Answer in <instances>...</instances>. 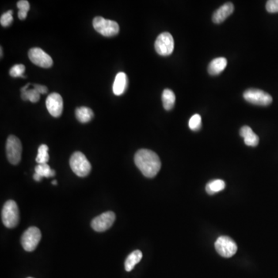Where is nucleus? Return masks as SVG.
I'll return each instance as SVG.
<instances>
[{"label": "nucleus", "mask_w": 278, "mask_h": 278, "mask_svg": "<svg viewBox=\"0 0 278 278\" xmlns=\"http://www.w3.org/2000/svg\"><path fill=\"white\" fill-rule=\"evenodd\" d=\"M227 66V61L224 58H218L213 60L208 66V72L210 75L216 76L222 73Z\"/></svg>", "instance_id": "obj_17"}, {"label": "nucleus", "mask_w": 278, "mask_h": 278, "mask_svg": "<svg viewBox=\"0 0 278 278\" xmlns=\"http://www.w3.org/2000/svg\"><path fill=\"white\" fill-rule=\"evenodd\" d=\"M2 220L7 228H14L20 221V212L18 206L13 200H8L4 204L2 210Z\"/></svg>", "instance_id": "obj_3"}, {"label": "nucleus", "mask_w": 278, "mask_h": 278, "mask_svg": "<svg viewBox=\"0 0 278 278\" xmlns=\"http://www.w3.org/2000/svg\"><path fill=\"white\" fill-rule=\"evenodd\" d=\"M48 146L47 145H41L38 149V154L36 161L39 164L47 163L49 161Z\"/></svg>", "instance_id": "obj_23"}, {"label": "nucleus", "mask_w": 278, "mask_h": 278, "mask_svg": "<svg viewBox=\"0 0 278 278\" xmlns=\"http://www.w3.org/2000/svg\"><path fill=\"white\" fill-rule=\"evenodd\" d=\"M28 55L32 63L43 68H49L52 66L54 63L51 56L48 55L42 49L38 48V47L31 49L28 53Z\"/></svg>", "instance_id": "obj_10"}, {"label": "nucleus", "mask_w": 278, "mask_h": 278, "mask_svg": "<svg viewBox=\"0 0 278 278\" xmlns=\"http://www.w3.org/2000/svg\"><path fill=\"white\" fill-rule=\"evenodd\" d=\"M13 11L9 10L1 16L0 18V24L2 27H7L13 23Z\"/></svg>", "instance_id": "obj_27"}, {"label": "nucleus", "mask_w": 278, "mask_h": 278, "mask_svg": "<svg viewBox=\"0 0 278 278\" xmlns=\"http://www.w3.org/2000/svg\"><path fill=\"white\" fill-rule=\"evenodd\" d=\"M70 166L72 171L79 177H85L90 174L92 165L85 154L81 152H75L70 159Z\"/></svg>", "instance_id": "obj_2"}, {"label": "nucleus", "mask_w": 278, "mask_h": 278, "mask_svg": "<svg viewBox=\"0 0 278 278\" xmlns=\"http://www.w3.org/2000/svg\"><path fill=\"white\" fill-rule=\"evenodd\" d=\"M31 85V84H28L20 89V91H21V98L24 101H30L32 103H36L40 100V93L35 88L29 89V87Z\"/></svg>", "instance_id": "obj_18"}, {"label": "nucleus", "mask_w": 278, "mask_h": 278, "mask_svg": "<svg viewBox=\"0 0 278 278\" xmlns=\"http://www.w3.org/2000/svg\"><path fill=\"white\" fill-rule=\"evenodd\" d=\"M46 106H47L49 113L54 118H58L62 115V112H63V98L59 93H51L46 100Z\"/></svg>", "instance_id": "obj_12"}, {"label": "nucleus", "mask_w": 278, "mask_h": 278, "mask_svg": "<svg viewBox=\"0 0 278 278\" xmlns=\"http://www.w3.org/2000/svg\"><path fill=\"white\" fill-rule=\"evenodd\" d=\"M93 27L97 32L104 36H116L119 32V25L113 20H106L97 16L93 20Z\"/></svg>", "instance_id": "obj_4"}, {"label": "nucleus", "mask_w": 278, "mask_h": 278, "mask_svg": "<svg viewBox=\"0 0 278 278\" xmlns=\"http://www.w3.org/2000/svg\"></svg>", "instance_id": "obj_32"}, {"label": "nucleus", "mask_w": 278, "mask_h": 278, "mask_svg": "<svg viewBox=\"0 0 278 278\" xmlns=\"http://www.w3.org/2000/svg\"><path fill=\"white\" fill-rule=\"evenodd\" d=\"M240 135L244 138V143L247 146L255 147L259 144V137L253 132L251 127L249 126H244L241 127Z\"/></svg>", "instance_id": "obj_14"}, {"label": "nucleus", "mask_w": 278, "mask_h": 278, "mask_svg": "<svg viewBox=\"0 0 278 278\" xmlns=\"http://www.w3.org/2000/svg\"><path fill=\"white\" fill-rule=\"evenodd\" d=\"M127 87V77L123 72L117 74L113 85V92L115 95H122Z\"/></svg>", "instance_id": "obj_15"}, {"label": "nucleus", "mask_w": 278, "mask_h": 278, "mask_svg": "<svg viewBox=\"0 0 278 278\" xmlns=\"http://www.w3.org/2000/svg\"><path fill=\"white\" fill-rule=\"evenodd\" d=\"M76 118L81 123H88L93 119V113L91 108L81 107L76 109Z\"/></svg>", "instance_id": "obj_20"}, {"label": "nucleus", "mask_w": 278, "mask_h": 278, "mask_svg": "<svg viewBox=\"0 0 278 278\" xmlns=\"http://www.w3.org/2000/svg\"><path fill=\"white\" fill-rule=\"evenodd\" d=\"M244 97L250 104L260 106H268L273 101L269 93L260 89H248L244 92Z\"/></svg>", "instance_id": "obj_6"}, {"label": "nucleus", "mask_w": 278, "mask_h": 278, "mask_svg": "<svg viewBox=\"0 0 278 278\" xmlns=\"http://www.w3.org/2000/svg\"><path fill=\"white\" fill-rule=\"evenodd\" d=\"M215 248L220 256L225 258L233 257L237 251V246L234 241L226 236L219 237L215 243Z\"/></svg>", "instance_id": "obj_8"}, {"label": "nucleus", "mask_w": 278, "mask_h": 278, "mask_svg": "<svg viewBox=\"0 0 278 278\" xmlns=\"http://www.w3.org/2000/svg\"><path fill=\"white\" fill-rule=\"evenodd\" d=\"M226 187V183L222 180H215L207 183L206 191L209 195H214L223 190Z\"/></svg>", "instance_id": "obj_22"}, {"label": "nucleus", "mask_w": 278, "mask_h": 278, "mask_svg": "<svg viewBox=\"0 0 278 278\" xmlns=\"http://www.w3.org/2000/svg\"><path fill=\"white\" fill-rule=\"evenodd\" d=\"M6 155L11 164L17 165L20 163L22 155V144L17 137L10 135L6 142Z\"/></svg>", "instance_id": "obj_7"}, {"label": "nucleus", "mask_w": 278, "mask_h": 278, "mask_svg": "<svg viewBox=\"0 0 278 278\" xmlns=\"http://www.w3.org/2000/svg\"><path fill=\"white\" fill-rule=\"evenodd\" d=\"M58 183V182H57V180H54V181L53 182L52 184L53 185H57V184H58V183Z\"/></svg>", "instance_id": "obj_31"}, {"label": "nucleus", "mask_w": 278, "mask_h": 278, "mask_svg": "<svg viewBox=\"0 0 278 278\" xmlns=\"http://www.w3.org/2000/svg\"><path fill=\"white\" fill-rule=\"evenodd\" d=\"M233 11H234L233 4L231 2H226L214 12L213 15V21L215 24H222V22L226 20L233 13Z\"/></svg>", "instance_id": "obj_13"}, {"label": "nucleus", "mask_w": 278, "mask_h": 278, "mask_svg": "<svg viewBox=\"0 0 278 278\" xmlns=\"http://www.w3.org/2000/svg\"><path fill=\"white\" fill-rule=\"evenodd\" d=\"M154 48L159 55H171L174 51V39L169 32H162L157 37Z\"/></svg>", "instance_id": "obj_9"}, {"label": "nucleus", "mask_w": 278, "mask_h": 278, "mask_svg": "<svg viewBox=\"0 0 278 278\" xmlns=\"http://www.w3.org/2000/svg\"><path fill=\"white\" fill-rule=\"evenodd\" d=\"M19 9L18 17L20 20H24L27 18V13L30 10V3L27 0H20L17 2Z\"/></svg>", "instance_id": "obj_24"}, {"label": "nucleus", "mask_w": 278, "mask_h": 278, "mask_svg": "<svg viewBox=\"0 0 278 278\" xmlns=\"http://www.w3.org/2000/svg\"><path fill=\"white\" fill-rule=\"evenodd\" d=\"M188 127L192 131H199L202 127V119L200 115L196 114L192 115L188 121Z\"/></svg>", "instance_id": "obj_25"}, {"label": "nucleus", "mask_w": 278, "mask_h": 278, "mask_svg": "<svg viewBox=\"0 0 278 278\" xmlns=\"http://www.w3.org/2000/svg\"><path fill=\"white\" fill-rule=\"evenodd\" d=\"M0 54H1V58H2V47H0Z\"/></svg>", "instance_id": "obj_30"}, {"label": "nucleus", "mask_w": 278, "mask_h": 278, "mask_svg": "<svg viewBox=\"0 0 278 278\" xmlns=\"http://www.w3.org/2000/svg\"><path fill=\"white\" fill-rule=\"evenodd\" d=\"M142 258V253L140 250H135L130 253L124 262V268L127 272L132 271L135 265L140 262Z\"/></svg>", "instance_id": "obj_19"}, {"label": "nucleus", "mask_w": 278, "mask_h": 278, "mask_svg": "<svg viewBox=\"0 0 278 278\" xmlns=\"http://www.w3.org/2000/svg\"><path fill=\"white\" fill-rule=\"evenodd\" d=\"M25 66L24 64H16L11 67L9 70V74L11 77H24L26 78V76H24V72H25Z\"/></svg>", "instance_id": "obj_26"}, {"label": "nucleus", "mask_w": 278, "mask_h": 278, "mask_svg": "<svg viewBox=\"0 0 278 278\" xmlns=\"http://www.w3.org/2000/svg\"><path fill=\"white\" fill-rule=\"evenodd\" d=\"M162 104L164 108L167 111H170L173 108L176 102V95L174 92L170 89H165L162 93Z\"/></svg>", "instance_id": "obj_21"}, {"label": "nucleus", "mask_w": 278, "mask_h": 278, "mask_svg": "<svg viewBox=\"0 0 278 278\" xmlns=\"http://www.w3.org/2000/svg\"><path fill=\"white\" fill-rule=\"evenodd\" d=\"M266 9L271 13H278V0H269L266 4Z\"/></svg>", "instance_id": "obj_28"}, {"label": "nucleus", "mask_w": 278, "mask_h": 278, "mask_svg": "<svg viewBox=\"0 0 278 278\" xmlns=\"http://www.w3.org/2000/svg\"><path fill=\"white\" fill-rule=\"evenodd\" d=\"M115 220V214L113 212L108 211L93 219L92 227L96 232L106 231L113 225Z\"/></svg>", "instance_id": "obj_11"}, {"label": "nucleus", "mask_w": 278, "mask_h": 278, "mask_svg": "<svg viewBox=\"0 0 278 278\" xmlns=\"http://www.w3.org/2000/svg\"><path fill=\"white\" fill-rule=\"evenodd\" d=\"M41 237L40 230L36 226H31L28 228L22 236V246L26 251H33L40 242Z\"/></svg>", "instance_id": "obj_5"}, {"label": "nucleus", "mask_w": 278, "mask_h": 278, "mask_svg": "<svg viewBox=\"0 0 278 278\" xmlns=\"http://www.w3.org/2000/svg\"><path fill=\"white\" fill-rule=\"evenodd\" d=\"M55 171L51 169L50 165L45 164H39L35 168V174L33 179L36 182L41 181L43 178H51L55 176Z\"/></svg>", "instance_id": "obj_16"}, {"label": "nucleus", "mask_w": 278, "mask_h": 278, "mask_svg": "<svg viewBox=\"0 0 278 278\" xmlns=\"http://www.w3.org/2000/svg\"><path fill=\"white\" fill-rule=\"evenodd\" d=\"M135 163L142 174L147 178L156 176L162 166L158 154L149 149H140L137 152Z\"/></svg>", "instance_id": "obj_1"}, {"label": "nucleus", "mask_w": 278, "mask_h": 278, "mask_svg": "<svg viewBox=\"0 0 278 278\" xmlns=\"http://www.w3.org/2000/svg\"><path fill=\"white\" fill-rule=\"evenodd\" d=\"M33 88L40 93H47L48 92V88L43 85H37V84H32Z\"/></svg>", "instance_id": "obj_29"}]
</instances>
